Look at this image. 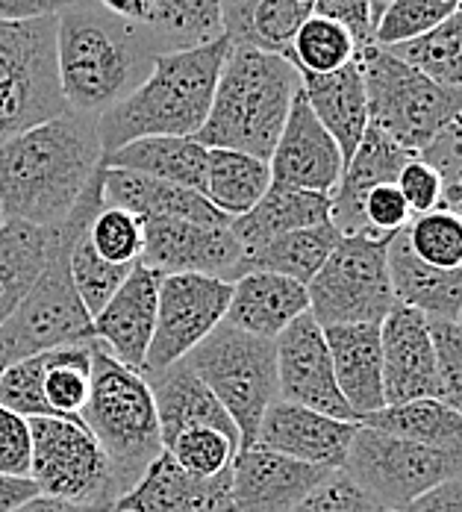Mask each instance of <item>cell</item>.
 <instances>
[{"mask_svg":"<svg viewBox=\"0 0 462 512\" xmlns=\"http://www.w3.org/2000/svg\"><path fill=\"white\" fill-rule=\"evenodd\" d=\"M103 165L95 118L62 112L0 145V212L6 221L56 227Z\"/></svg>","mask_w":462,"mask_h":512,"instance_id":"1","label":"cell"},{"mask_svg":"<svg viewBox=\"0 0 462 512\" xmlns=\"http://www.w3.org/2000/svg\"><path fill=\"white\" fill-rule=\"evenodd\" d=\"M156 56L162 51L145 24L124 21L92 0L56 15V77L68 112L98 121L148 80Z\"/></svg>","mask_w":462,"mask_h":512,"instance_id":"2","label":"cell"},{"mask_svg":"<svg viewBox=\"0 0 462 512\" xmlns=\"http://www.w3.org/2000/svg\"><path fill=\"white\" fill-rule=\"evenodd\" d=\"M227 53L230 42L221 36L201 48L156 56L148 80L95 121L103 156L154 136L195 139L209 115Z\"/></svg>","mask_w":462,"mask_h":512,"instance_id":"3","label":"cell"},{"mask_svg":"<svg viewBox=\"0 0 462 512\" xmlns=\"http://www.w3.org/2000/svg\"><path fill=\"white\" fill-rule=\"evenodd\" d=\"M103 174L106 165L98 168L95 180L68 212V218L56 227H48L45 268L36 277L27 298L0 327V359L6 365L24 357L95 342V324L74 289L68 254L103 206Z\"/></svg>","mask_w":462,"mask_h":512,"instance_id":"4","label":"cell"},{"mask_svg":"<svg viewBox=\"0 0 462 512\" xmlns=\"http://www.w3.org/2000/svg\"><path fill=\"white\" fill-rule=\"evenodd\" d=\"M298 89L301 74L286 56L230 48L195 142L268 162Z\"/></svg>","mask_w":462,"mask_h":512,"instance_id":"5","label":"cell"},{"mask_svg":"<svg viewBox=\"0 0 462 512\" xmlns=\"http://www.w3.org/2000/svg\"><path fill=\"white\" fill-rule=\"evenodd\" d=\"M80 421L98 439L124 498L162 454V436L148 380L109 357L98 342L92 345V386Z\"/></svg>","mask_w":462,"mask_h":512,"instance_id":"6","label":"cell"},{"mask_svg":"<svg viewBox=\"0 0 462 512\" xmlns=\"http://www.w3.org/2000/svg\"><path fill=\"white\" fill-rule=\"evenodd\" d=\"M357 65L368 98V124L421 156L462 112V89H448L380 45H365Z\"/></svg>","mask_w":462,"mask_h":512,"instance_id":"7","label":"cell"},{"mask_svg":"<svg viewBox=\"0 0 462 512\" xmlns=\"http://www.w3.org/2000/svg\"><path fill=\"white\" fill-rule=\"evenodd\" d=\"M239 430V451L257 442L259 421L280 398L274 339H259L221 321L186 357Z\"/></svg>","mask_w":462,"mask_h":512,"instance_id":"8","label":"cell"},{"mask_svg":"<svg viewBox=\"0 0 462 512\" xmlns=\"http://www.w3.org/2000/svg\"><path fill=\"white\" fill-rule=\"evenodd\" d=\"M65 109L56 77V15L0 21V145Z\"/></svg>","mask_w":462,"mask_h":512,"instance_id":"9","label":"cell"},{"mask_svg":"<svg viewBox=\"0 0 462 512\" xmlns=\"http://www.w3.org/2000/svg\"><path fill=\"white\" fill-rule=\"evenodd\" d=\"M392 236L357 233L339 239L333 254L327 256L307 286L309 315L321 327L380 324L386 312L395 307L386 262Z\"/></svg>","mask_w":462,"mask_h":512,"instance_id":"10","label":"cell"},{"mask_svg":"<svg viewBox=\"0 0 462 512\" xmlns=\"http://www.w3.org/2000/svg\"><path fill=\"white\" fill-rule=\"evenodd\" d=\"M345 471L380 510L407 512L427 492L460 477L462 460L360 424Z\"/></svg>","mask_w":462,"mask_h":512,"instance_id":"11","label":"cell"},{"mask_svg":"<svg viewBox=\"0 0 462 512\" xmlns=\"http://www.w3.org/2000/svg\"><path fill=\"white\" fill-rule=\"evenodd\" d=\"M30 433V480L45 498L115 510L121 495L112 465L80 418H33Z\"/></svg>","mask_w":462,"mask_h":512,"instance_id":"12","label":"cell"},{"mask_svg":"<svg viewBox=\"0 0 462 512\" xmlns=\"http://www.w3.org/2000/svg\"><path fill=\"white\" fill-rule=\"evenodd\" d=\"M233 283L204 274H162L156 301V330L142 377L186 359L224 321Z\"/></svg>","mask_w":462,"mask_h":512,"instance_id":"13","label":"cell"},{"mask_svg":"<svg viewBox=\"0 0 462 512\" xmlns=\"http://www.w3.org/2000/svg\"><path fill=\"white\" fill-rule=\"evenodd\" d=\"M142 265L156 274H204L236 283L245 251L230 224H198L180 218H142Z\"/></svg>","mask_w":462,"mask_h":512,"instance_id":"14","label":"cell"},{"mask_svg":"<svg viewBox=\"0 0 462 512\" xmlns=\"http://www.w3.org/2000/svg\"><path fill=\"white\" fill-rule=\"evenodd\" d=\"M274 348H277L280 401L307 407V410L339 418V421H357L336 386L324 327L309 312L295 318L274 339Z\"/></svg>","mask_w":462,"mask_h":512,"instance_id":"15","label":"cell"},{"mask_svg":"<svg viewBox=\"0 0 462 512\" xmlns=\"http://www.w3.org/2000/svg\"><path fill=\"white\" fill-rule=\"evenodd\" d=\"M268 171H271V186L318 192V195H333V189L342 180L345 159L339 154V145L312 115L301 89L271 151Z\"/></svg>","mask_w":462,"mask_h":512,"instance_id":"16","label":"cell"},{"mask_svg":"<svg viewBox=\"0 0 462 512\" xmlns=\"http://www.w3.org/2000/svg\"><path fill=\"white\" fill-rule=\"evenodd\" d=\"M383 401L386 407L439 398V368L430 321L415 309L395 304L380 321Z\"/></svg>","mask_w":462,"mask_h":512,"instance_id":"17","label":"cell"},{"mask_svg":"<svg viewBox=\"0 0 462 512\" xmlns=\"http://www.w3.org/2000/svg\"><path fill=\"white\" fill-rule=\"evenodd\" d=\"M357 427L360 421H339V418H330V415L277 398L259 421L254 445L292 457V460L336 471V468H345Z\"/></svg>","mask_w":462,"mask_h":512,"instance_id":"18","label":"cell"},{"mask_svg":"<svg viewBox=\"0 0 462 512\" xmlns=\"http://www.w3.org/2000/svg\"><path fill=\"white\" fill-rule=\"evenodd\" d=\"M159 277L162 274H156L154 268L136 265L133 274L106 301V307L92 318L95 342L109 357L136 374L145 371L148 348L154 339Z\"/></svg>","mask_w":462,"mask_h":512,"instance_id":"19","label":"cell"},{"mask_svg":"<svg viewBox=\"0 0 462 512\" xmlns=\"http://www.w3.org/2000/svg\"><path fill=\"white\" fill-rule=\"evenodd\" d=\"M330 471L259 445L242 448L233 462V510L292 512Z\"/></svg>","mask_w":462,"mask_h":512,"instance_id":"20","label":"cell"},{"mask_svg":"<svg viewBox=\"0 0 462 512\" xmlns=\"http://www.w3.org/2000/svg\"><path fill=\"white\" fill-rule=\"evenodd\" d=\"M118 512H236L233 468L218 477H195L162 451L142 480L115 504Z\"/></svg>","mask_w":462,"mask_h":512,"instance_id":"21","label":"cell"},{"mask_svg":"<svg viewBox=\"0 0 462 512\" xmlns=\"http://www.w3.org/2000/svg\"><path fill=\"white\" fill-rule=\"evenodd\" d=\"M412 154L395 145L386 133L377 127H365L362 142L357 145L354 156L348 159L339 186L330 195V224L342 236H357L368 233L365 218H362V201L371 189L395 183L404 165L410 162Z\"/></svg>","mask_w":462,"mask_h":512,"instance_id":"22","label":"cell"},{"mask_svg":"<svg viewBox=\"0 0 462 512\" xmlns=\"http://www.w3.org/2000/svg\"><path fill=\"white\" fill-rule=\"evenodd\" d=\"M327 351L333 359L336 386L354 418L383 410V351L380 324H333L324 327Z\"/></svg>","mask_w":462,"mask_h":512,"instance_id":"23","label":"cell"},{"mask_svg":"<svg viewBox=\"0 0 462 512\" xmlns=\"http://www.w3.org/2000/svg\"><path fill=\"white\" fill-rule=\"evenodd\" d=\"M154 395L156 421L162 436V451L186 430L195 427H215L227 436L239 439V430L218 398L204 386V380L186 365V359L168 365L165 371L145 377Z\"/></svg>","mask_w":462,"mask_h":512,"instance_id":"24","label":"cell"},{"mask_svg":"<svg viewBox=\"0 0 462 512\" xmlns=\"http://www.w3.org/2000/svg\"><path fill=\"white\" fill-rule=\"evenodd\" d=\"M389 280L395 304L421 312L430 321H457L462 312V268L427 265L407 242V233L398 230L389 239Z\"/></svg>","mask_w":462,"mask_h":512,"instance_id":"25","label":"cell"},{"mask_svg":"<svg viewBox=\"0 0 462 512\" xmlns=\"http://www.w3.org/2000/svg\"><path fill=\"white\" fill-rule=\"evenodd\" d=\"M304 312H309L307 286L280 274L248 271L233 283L224 321L259 339H277Z\"/></svg>","mask_w":462,"mask_h":512,"instance_id":"26","label":"cell"},{"mask_svg":"<svg viewBox=\"0 0 462 512\" xmlns=\"http://www.w3.org/2000/svg\"><path fill=\"white\" fill-rule=\"evenodd\" d=\"M301 92L348 165L368 127V98L357 59L330 74H301Z\"/></svg>","mask_w":462,"mask_h":512,"instance_id":"27","label":"cell"},{"mask_svg":"<svg viewBox=\"0 0 462 512\" xmlns=\"http://www.w3.org/2000/svg\"><path fill=\"white\" fill-rule=\"evenodd\" d=\"M103 204L121 206L139 218H180V221H198V224H230L227 215H221L206 201L201 192L151 180L130 171L106 168L103 174Z\"/></svg>","mask_w":462,"mask_h":512,"instance_id":"28","label":"cell"},{"mask_svg":"<svg viewBox=\"0 0 462 512\" xmlns=\"http://www.w3.org/2000/svg\"><path fill=\"white\" fill-rule=\"evenodd\" d=\"M330 221V195L301 192V189H283L271 186L254 209L230 221V230L236 242L242 245L245 256L259 251L277 236L307 230Z\"/></svg>","mask_w":462,"mask_h":512,"instance_id":"29","label":"cell"},{"mask_svg":"<svg viewBox=\"0 0 462 512\" xmlns=\"http://www.w3.org/2000/svg\"><path fill=\"white\" fill-rule=\"evenodd\" d=\"M106 168L115 171H130L142 174L151 180L186 186L204 195L206 177V148L195 139H180V136H154V139H139L124 145L121 151L103 156Z\"/></svg>","mask_w":462,"mask_h":512,"instance_id":"30","label":"cell"},{"mask_svg":"<svg viewBox=\"0 0 462 512\" xmlns=\"http://www.w3.org/2000/svg\"><path fill=\"white\" fill-rule=\"evenodd\" d=\"M360 424L462 460V415L451 410L448 404H442L439 398H421L410 404L383 407L365 415Z\"/></svg>","mask_w":462,"mask_h":512,"instance_id":"31","label":"cell"},{"mask_svg":"<svg viewBox=\"0 0 462 512\" xmlns=\"http://www.w3.org/2000/svg\"><path fill=\"white\" fill-rule=\"evenodd\" d=\"M271 189L268 162L239 151L206 148L204 198L230 221L245 215Z\"/></svg>","mask_w":462,"mask_h":512,"instance_id":"32","label":"cell"},{"mask_svg":"<svg viewBox=\"0 0 462 512\" xmlns=\"http://www.w3.org/2000/svg\"><path fill=\"white\" fill-rule=\"evenodd\" d=\"M339 239H342V233L330 221L318 224V227L277 236L268 245H262L259 251L245 256L242 274L268 271V274H280V277H289L301 286H309L312 277L318 274V268L327 262V256L333 254V248L339 245Z\"/></svg>","mask_w":462,"mask_h":512,"instance_id":"33","label":"cell"},{"mask_svg":"<svg viewBox=\"0 0 462 512\" xmlns=\"http://www.w3.org/2000/svg\"><path fill=\"white\" fill-rule=\"evenodd\" d=\"M48 259V230L21 221L0 224V327L27 298Z\"/></svg>","mask_w":462,"mask_h":512,"instance_id":"34","label":"cell"},{"mask_svg":"<svg viewBox=\"0 0 462 512\" xmlns=\"http://www.w3.org/2000/svg\"><path fill=\"white\" fill-rule=\"evenodd\" d=\"M145 27L162 53L201 48L224 36L221 0H154Z\"/></svg>","mask_w":462,"mask_h":512,"instance_id":"35","label":"cell"},{"mask_svg":"<svg viewBox=\"0 0 462 512\" xmlns=\"http://www.w3.org/2000/svg\"><path fill=\"white\" fill-rule=\"evenodd\" d=\"M92 345L59 348L45 354L42 404L48 418H80L92 386Z\"/></svg>","mask_w":462,"mask_h":512,"instance_id":"36","label":"cell"},{"mask_svg":"<svg viewBox=\"0 0 462 512\" xmlns=\"http://www.w3.org/2000/svg\"><path fill=\"white\" fill-rule=\"evenodd\" d=\"M386 51L404 59L415 71L427 74L430 80L448 89H462V6L430 33L392 45Z\"/></svg>","mask_w":462,"mask_h":512,"instance_id":"37","label":"cell"},{"mask_svg":"<svg viewBox=\"0 0 462 512\" xmlns=\"http://www.w3.org/2000/svg\"><path fill=\"white\" fill-rule=\"evenodd\" d=\"M286 59L298 68V74H330L357 59V42L342 24L309 15L295 33Z\"/></svg>","mask_w":462,"mask_h":512,"instance_id":"38","label":"cell"},{"mask_svg":"<svg viewBox=\"0 0 462 512\" xmlns=\"http://www.w3.org/2000/svg\"><path fill=\"white\" fill-rule=\"evenodd\" d=\"M86 239L92 251L109 265H118V268L142 265V251H145L142 218L121 206L103 204L86 230Z\"/></svg>","mask_w":462,"mask_h":512,"instance_id":"39","label":"cell"},{"mask_svg":"<svg viewBox=\"0 0 462 512\" xmlns=\"http://www.w3.org/2000/svg\"><path fill=\"white\" fill-rule=\"evenodd\" d=\"M462 6V0H392L386 12L377 18L371 42L380 48H392L401 42L418 39L451 18Z\"/></svg>","mask_w":462,"mask_h":512,"instance_id":"40","label":"cell"},{"mask_svg":"<svg viewBox=\"0 0 462 512\" xmlns=\"http://www.w3.org/2000/svg\"><path fill=\"white\" fill-rule=\"evenodd\" d=\"M309 15H312V6L301 0H259V6L248 18L245 39L236 48H254V51L286 56L295 42V33L301 30V24Z\"/></svg>","mask_w":462,"mask_h":512,"instance_id":"41","label":"cell"},{"mask_svg":"<svg viewBox=\"0 0 462 512\" xmlns=\"http://www.w3.org/2000/svg\"><path fill=\"white\" fill-rule=\"evenodd\" d=\"M407 242L427 265L436 268H462V215L454 209H433L415 215L404 227Z\"/></svg>","mask_w":462,"mask_h":512,"instance_id":"42","label":"cell"},{"mask_svg":"<svg viewBox=\"0 0 462 512\" xmlns=\"http://www.w3.org/2000/svg\"><path fill=\"white\" fill-rule=\"evenodd\" d=\"M165 451L183 471L195 477H218L233 468L239 454V439L215 427H195L180 433Z\"/></svg>","mask_w":462,"mask_h":512,"instance_id":"43","label":"cell"},{"mask_svg":"<svg viewBox=\"0 0 462 512\" xmlns=\"http://www.w3.org/2000/svg\"><path fill=\"white\" fill-rule=\"evenodd\" d=\"M68 265H71L74 289H77L83 307H86V312H89L92 318L106 307V301L118 292V286L133 274V268H118V265L103 262L101 256L92 251L86 233L71 245Z\"/></svg>","mask_w":462,"mask_h":512,"instance_id":"44","label":"cell"},{"mask_svg":"<svg viewBox=\"0 0 462 512\" xmlns=\"http://www.w3.org/2000/svg\"><path fill=\"white\" fill-rule=\"evenodd\" d=\"M430 333L439 368V401L462 415V327L457 321H430Z\"/></svg>","mask_w":462,"mask_h":512,"instance_id":"45","label":"cell"},{"mask_svg":"<svg viewBox=\"0 0 462 512\" xmlns=\"http://www.w3.org/2000/svg\"><path fill=\"white\" fill-rule=\"evenodd\" d=\"M421 156L442 177V209H454L462 215V112Z\"/></svg>","mask_w":462,"mask_h":512,"instance_id":"46","label":"cell"},{"mask_svg":"<svg viewBox=\"0 0 462 512\" xmlns=\"http://www.w3.org/2000/svg\"><path fill=\"white\" fill-rule=\"evenodd\" d=\"M292 512H380V507L348 477L345 468H336Z\"/></svg>","mask_w":462,"mask_h":512,"instance_id":"47","label":"cell"},{"mask_svg":"<svg viewBox=\"0 0 462 512\" xmlns=\"http://www.w3.org/2000/svg\"><path fill=\"white\" fill-rule=\"evenodd\" d=\"M362 218H365V230L374 236H392L398 230H404L412 221V212L401 189L395 183L377 186L365 195L362 201Z\"/></svg>","mask_w":462,"mask_h":512,"instance_id":"48","label":"cell"},{"mask_svg":"<svg viewBox=\"0 0 462 512\" xmlns=\"http://www.w3.org/2000/svg\"><path fill=\"white\" fill-rule=\"evenodd\" d=\"M395 186L401 189L404 201L410 206L412 218L442 206V177L424 156H412L410 162L404 165V171L398 174Z\"/></svg>","mask_w":462,"mask_h":512,"instance_id":"49","label":"cell"},{"mask_svg":"<svg viewBox=\"0 0 462 512\" xmlns=\"http://www.w3.org/2000/svg\"><path fill=\"white\" fill-rule=\"evenodd\" d=\"M30 457H33L30 421L0 407V474L30 477Z\"/></svg>","mask_w":462,"mask_h":512,"instance_id":"50","label":"cell"},{"mask_svg":"<svg viewBox=\"0 0 462 512\" xmlns=\"http://www.w3.org/2000/svg\"><path fill=\"white\" fill-rule=\"evenodd\" d=\"M312 15L330 18L336 24H342L354 42H357V53L371 42V0H312Z\"/></svg>","mask_w":462,"mask_h":512,"instance_id":"51","label":"cell"},{"mask_svg":"<svg viewBox=\"0 0 462 512\" xmlns=\"http://www.w3.org/2000/svg\"><path fill=\"white\" fill-rule=\"evenodd\" d=\"M77 0H0V21H36L53 18Z\"/></svg>","mask_w":462,"mask_h":512,"instance_id":"52","label":"cell"},{"mask_svg":"<svg viewBox=\"0 0 462 512\" xmlns=\"http://www.w3.org/2000/svg\"><path fill=\"white\" fill-rule=\"evenodd\" d=\"M407 512H462V474L418 498L407 507Z\"/></svg>","mask_w":462,"mask_h":512,"instance_id":"53","label":"cell"},{"mask_svg":"<svg viewBox=\"0 0 462 512\" xmlns=\"http://www.w3.org/2000/svg\"><path fill=\"white\" fill-rule=\"evenodd\" d=\"M39 486L30 477H6L0 474V512H18L33 498H39Z\"/></svg>","mask_w":462,"mask_h":512,"instance_id":"54","label":"cell"},{"mask_svg":"<svg viewBox=\"0 0 462 512\" xmlns=\"http://www.w3.org/2000/svg\"><path fill=\"white\" fill-rule=\"evenodd\" d=\"M92 3H98L106 12H112L124 21H133V24H148L151 9H154V0H92Z\"/></svg>","mask_w":462,"mask_h":512,"instance_id":"55","label":"cell"},{"mask_svg":"<svg viewBox=\"0 0 462 512\" xmlns=\"http://www.w3.org/2000/svg\"><path fill=\"white\" fill-rule=\"evenodd\" d=\"M18 512H115L109 507H86V504H71V501H59V498H33L30 504H24Z\"/></svg>","mask_w":462,"mask_h":512,"instance_id":"56","label":"cell"},{"mask_svg":"<svg viewBox=\"0 0 462 512\" xmlns=\"http://www.w3.org/2000/svg\"><path fill=\"white\" fill-rule=\"evenodd\" d=\"M392 0H371V27L377 24V18L386 12V6H389Z\"/></svg>","mask_w":462,"mask_h":512,"instance_id":"57","label":"cell"},{"mask_svg":"<svg viewBox=\"0 0 462 512\" xmlns=\"http://www.w3.org/2000/svg\"><path fill=\"white\" fill-rule=\"evenodd\" d=\"M3 368H6V362H3V359H0V371H3Z\"/></svg>","mask_w":462,"mask_h":512,"instance_id":"58","label":"cell"},{"mask_svg":"<svg viewBox=\"0 0 462 512\" xmlns=\"http://www.w3.org/2000/svg\"><path fill=\"white\" fill-rule=\"evenodd\" d=\"M457 324H460V327H462V312H460V318H457Z\"/></svg>","mask_w":462,"mask_h":512,"instance_id":"59","label":"cell"},{"mask_svg":"<svg viewBox=\"0 0 462 512\" xmlns=\"http://www.w3.org/2000/svg\"><path fill=\"white\" fill-rule=\"evenodd\" d=\"M3 221H6V218H3V212H0V224H3Z\"/></svg>","mask_w":462,"mask_h":512,"instance_id":"60","label":"cell"},{"mask_svg":"<svg viewBox=\"0 0 462 512\" xmlns=\"http://www.w3.org/2000/svg\"><path fill=\"white\" fill-rule=\"evenodd\" d=\"M301 3H309V6H312V0H301Z\"/></svg>","mask_w":462,"mask_h":512,"instance_id":"61","label":"cell"},{"mask_svg":"<svg viewBox=\"0 0 462 512\" xmlns=\"http://www.w3.org/2000/svg\"><path fill=\"white\" fill-rule=\"evenodd\" d=\"M380 512H395V510H380Z\"/></svg>","mask_w":462,"mask_h":512,"instance_id":"62","label":"cell"},{"mask_svg":"<svg viewBox=\"0 0 462 512\" xmlns=\"http://www.w3.org/2000/svg\"><path fill=\"white\" fill-rule=\"evenodd\" d=\"M115 512H118V510H115Z\"/></svg>","mask_w":462,"mask_h":512,"instance_id":"63","label":"cell"}]
</instances>
